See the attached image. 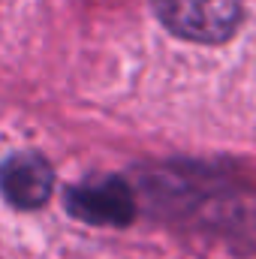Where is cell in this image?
<instances>
[{"label":"cell","mask_w":256,"mask_h":259,"mask_svg":"<svg viewBox=\"0 0 256 259\" xmlns=\"http://www.w3.org/2000/svg\"><path fill=\"white\" fill-rule=\"evenodd\" d=\"M154 9L175 36L193 42H223L244 18V0H154Z\"/></svg>","instance_id":"obj_1"},{"label":"cell","mask_w":256,"mask_h":259,"mask_svg":"<svg viewBox=\"0 0 256 259\" xmlns=\"http://www.w3.org/2000/svg\"><path fill=\"white\" fill-rule=\"evenodd\" d=\"M66 208L91 226H127L136 214V199L124 178H94L69 187Z\"/></svg>","instance_id":"obj_2"},{"label":"cell","mask_w":256,"mask_h":259,"mask_svg":"<svg viewBox=\"0 0 256 259\" xmlns=\"http://www.w3.org/2000/svg\"><path fill=\"white\" fill-rule=\"evenodd\" d=\"M55 190V172L46 157L33 151L9 154L0 163V193L18 211H33L49 202Z\"/></svg>","instance_id":"obj_3"}]
</instances>
